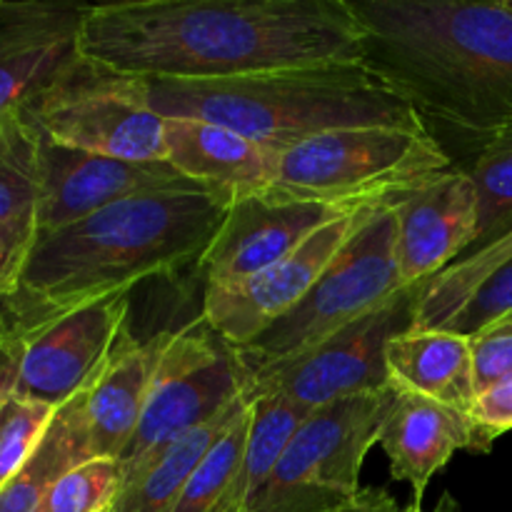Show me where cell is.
Returning <instances> with one entry per match:
<instances>
[{"label":"cell","mask_w":512,"mask_h":512,"mask_svg":"<svg viewBox=\"0 0 512 512\" xmlns=\"http://www.w3.org/2000/svg\"><path fill=\"white\" fill-rule=\"evenodd\" d=\"M80 58L118 75L213 83L363 63L350 0H133L85 5Z\"/></svg>","instance_id":"cell-1"},{"label":"cell","mask_w":512,"mask_h":512,"mask_svg":"<svg viewBox=\"0 0 512 512\" xmlns=\"http://www.w3.org/2000/svg\"><path fill=\"white\" fill-rule=\"evenodd\" d=\"M363 63L475 155L512 130V5L473 0H350Z\"/></svg>","instance_id":"cell-2"},{"label":"cell","mask_w":512,"mask_h":512,"mask_svg":"<svg viewBox=\"0 0 512 512\" xmlns=\"http://www.w3.org/2000/svg\"><path fill=\"white\" fill-rule=\"evenodd\" d=\"M230 200L213 190H160L40 233L18 293L0 303L10 333L48 315L130 293L143 280L198 268Z\"/></svg>","instance_id":"cell-3"},{"label":"cell","mask_w":512,"mask_h":512,"mask_svg":"<svg viewBox=\"0 0 512 512\" xmlns=\"http://www.w3.org/2000/svg\"><path fill=\"white\" fill-rule=\"evenodd\" d=\"M163 118H193L283 153L303 140L363 125H425L365 63L313 65L213 83L145 80Z\"/></svg>","instance_id":"cell-4"},{"label":"cell","mask_w":512,"mask_h":512,"mask_svg":"<svg viewBox=\"0 0 512 512\" xmlns=\"http://www.w3.org/2000/svg\"><path fill=\"white\" fill-rule=\"evenodd\" d=\"M450 168L443 140L425 125L340 128L273 153L263 193L355 210L388 203Z\"/></svg>","instance_id":"cell-5"},{"label":"cell","mask_w":512,"mask_h":512,"mask_svg":"<svg viewBox=\"0 0 512 512\" xmlns=\"http://www.w3.org/2000/svg\"><path fill=\"white\" fill-rule=\"evenodd\" d=\"M395 238L398 230L388 203L363 208L353 235L330 260L308 298L250 348L238 350L245 368L305 353L398 295L403 283Z\"/></svg>","instance_id":"cell-6"},{"label":"cell","mask_w":512,"mask_h":512,"mask_svg":"<svg viewBox=\"0 0 512 512\" xmlns=\"http://www.w3.org/2000/svg\"><path fill=\"white\" fill-rule=\"evenodd\" d=\"M393 388L310 410L253 512H343L393 408Z\"/></svg>","instance_id":"cell-7"},{"label":"cell","mask_w":512,"mask_h":512,"mask_svg":"<svg viewBox=\"0 0 512 512\" xmlns=\"http://www.w3.org/2000/svg\"><path fill=\"white\" fill-rule=\"evenodd\" d=\"M28 113L50 143L125 163H165V118L150 108L145 80L78 58Z\"/></svg>","instance_id":"cell-8"},{"label":"cell","mask_w":512,"mask_h":512,"mask_svg":"<svg viewBox=\"0 0 512 512\" xmlns=\"http://www.w3.org/2000/svg\"><path fill=\"white\" fill-rule=\"evenodd\" d=\"M245 393L248 368L243 358L203 318L170 333L138 433L120 455L125 478L170 443L228 413Z\"/></svg>","instance_id":"cell-9"},{"label":"cell","mask_w":512,"mask_h":512,"mask_svg":"<svg viewBox=\"0 0 512 512\" xmlns=\"http://www.w3.org/2000/svg\"><path fill=\"white\" fill-rule=\"evenodd\" d=\"M425 285L403 288L365 318L338 330L315 348L270 365L248 368V398L275 395L305 410L355 395L390 390L385 348L413 323Z\"/></svg>","instance_id":"cell-10"},{"label":"cell","mask_w":512,"mask_h":512,"mask_svg":"<svg viewBox=\"0 0 512 512\" xmlns=\"http://www.w3.org/2000/svg\"><path fill=\"white\" fill-rule=\"evenodd\" d=\"M128 293L108 295L13 330L20 340L15 395L63 408L98 375L128 328Z\"/></svg>","instance_id":"cell-11"},{"label":"cell","mask_w":512,"mask_h":512,"mask_svg":"<svg viewBox=\"0 0 512 512\" xmlns=\"http://www.w3.org/2000/svg\"><path fill=\"white\" fill-rule=\"evenodd\" d=\"M360 213L363 208L330 220L288 258L248 283L230 285V288H205L200 318L230 348H250L260 335L268 333L275 323H280L308 298L330 260L353 235Z\"/></svg>","instance_id":"cell-12"},{"label":"cell","mask_w":512,"mask_h":512,"mask_svg":"<svg viewBox=\"0 0 512 512\" xmlns=\"http://www.w3.org/2000/svg\"><path fill=\"white\" fill-rule=\"evenodd\" d=\"M403 288L428 285L478 243V190L465 168H450L388 200Z\"/></svg>","instance_id":"cell-13"},{"label":"cell","mask_w":512,"mask_h":512,"mask_svg":"<svg viewBox=\"0 0 512 512\" xmlns=\"http://www.w3.org/2000/svg\"><path fill=\"white\" fill-rule=\"evenodd\" d=\"M345 213L350 210L270 193L230 200L228 213L198 265L205 288H230L258 278L300 248L315 230Z\"/></svg>","instance_id":"cell-14"},{"label":"cell","mask_w":512,"mask_h":512,"mask_svg":"<svg viewBox=\"0 0 512 512\" xmlns=\"http://www.w3.org/2000/svg\"><path fill=\"white\" fill-rule=\"evenodd\" d=\"M160 190H205L168 163H125L50 143L38 145V235L65 228L108 205Z\"/></svg>","instance_id":"cell-15"},{"label":"cell","mask_w":512,"mask_h":512,"mask_svg":"<svg viewBox=\"0 0 512 512\" xmlns=\"http://www.w3.org/2000/svg\"><path fill=\"white\" fill-rule=\"evenodd\" d=\"M168 335L138 340L128 325L88 388L63 405L73 420L85 460H120L125 453L138 433Z\"/></svg>","instance_id":"cell-16"},{"label":"cell","mask_w":512,"mask_h":512,"mask_svg":"<svg viewBox=\"0 0 512 512\" xmlns=\"http://www.w3.org/2000/svg\"><path fill=\"white\" fill-rule=\"evenodd\" d=\"M85 5L0 3V120L23 113L78 53Z\"/></svg>","instance_id":"cell-17"},{"label":"cell","mask_w":512,"mask_h":512,"mask_svg":"<svg viewBox=\"0 0 512 512\" xmlns=\"http://www.w3.org/2000/svg\"><path fill=\"white\" fill-rule=\"evenodd\" d=\"M393 393V408L380 430L378 445L388 455L395 483L410 485L413 505H423L433 475L440 473L458 450L475 453L473 423L463 410L403 390Z\"/></svg>","instance_id":"cell-18"},{"label":"cell","mask_w":512,"mask_h":512,"mask_svg":"<svg viewBox=\"0 0 512 512\" xmlns=\"http://www.w3.org/2000/svg\"><path fill=\"white\" fill-rule=\"evenodd\" d=\"M165 163L190 183L235 200L263 193L273 153L220 125L165 118Z\"/></svg>","instance_id":"cell-19"},{"label":"cell","mask_w":512,"mask_h":512,"mask_svg":"<svg viewBox=\"0 0 512 512\" xmlns=\"http://www.w3.org/2000/svg\"><path fill=\"white\" fill-rule=\"evenodd\" d=\"M385 368L393 390L420 395L463 413H468L478 395L470 338L458 330L410 323L390 338Z\"/></svg>","instance_id":"cell-20"},{"label":"cell","mask_w":512,"mask_h":512,"mask_svg":"<svg viewBox=\"0 0 512 512\" xmlns=\"http://www.w3.org/2000/svg\"><path fill=\"white\" fill-rule=\"evenodd\" d=\"M38 145L28 110L0 120V235L23 268L38 238Z\"/></svg>","instance_id":"cell-21"},{"label":"cell","mask_w":512,"mask_h":512,"mask_svg":"<svg viewBox=\"0 0 512 512\" xmlns=\"http://www.w3.org/2000/svg\"><path fill=\"white\" fill-rule=\"evenodd\" d=\"M240 403L225 415H220V418L210 420V423L200 425L193 433L170 443L168 448L153 455L148 463L140 465L135 473H130L125 478L123 493H120L113 512H173L193 470L198 468L203 455L208 453L220 430L233 418Z\"/></svg>","instance_id":"cell-22"},{"label":"cell","mask_w":512,"mask_h":512,"mask_svg":"<svg viewBox=\"0 0 512 512\" xmlns=\"http://www.w3.org/2000/svg\"><path fill=\"white\" fill-rule=\"evenodd\" d=\"M250 400V428L243 450L238 485H235L230 512H253L265 488L273 480L295 430L300 428L310 410L275 398V395H258Z\"/></svg>","instance_id":"cell-23"},{"label":"cell","mask_w":512,"mask_h":512,"mask_svg":"<svg viewBox=\"0 0 512 512\" xmlns=\"http://www.w3.org/2000/svg\"><path fill=\"white\" fill-rule=\"evenodd\" d=\"M512 260V228L495 238L493 243L465 253L458 263L450 265L440 275H435L420 293L415 305L413 325L420 328H443L465 310L473 295Z\"/></svg>","instance_id":"cell-24"},{"label":"cell","mask_w":512,"mask_h":512,"mask_svg":"<svg viewBox=\"0 0 512 512\" xmlns=\"http://www.w3.org/2000/svg\"><path fill=\"white\" fill-rule=\"evenodd\" d=\"M248 428L250 400L245 395L240 408L235 410L233 418L220 430L215 443L193 470L173 512H230V500H233L240 465H243Z\"/></svg>","instance_id":"cell-25"},{"label":"cell","mask_w":512,"mask_h":512,"mask_svg":"<svg viewBox=\"0 0 512 512\" xmlns=\"http://www.w3.org/2000/svg\"><path fill=\"white\" fill-rule=\"evenodd\" d=\"M83 460V445L73 420L68 410L58 408L38 453L0 488V512H40L55 480Z\"/></svg>","instance_id":"cell-26"},{"label":"cell","mask_w":512,"mask_h":512,"mask_svg":"<svg viewBox=\"0 0 512 512\" xmlns=\"http://www.w3.org/2000/svg\"><path fill=\"white\" fill-rule=\"evenodd\" d=\"M465 170L478 190L480 228L475 248H483L512 228V130L480 148Z\"/></svg>","instance_id":"cell-27"},{"label":"cell","mask_w":512,"mask_h":512,"mask_svg":"<svg viewBox=\"0 0 512 512\" xmlns=\"http://www.w3.org/2000/svg\"><path fill=\"white\" fill-rule=\"evenodd\" d=\"M123 465L115 458H93L65 470L50 488L43 512H113L123 493Z\"/></svg>","instance_id":"cell-28"},{"label":"cell","mask_w":512,"mask_h":512,"mask_svg":"<svg viewBox=\"0 0 512 512\" xmlns=\"http://www.w3.org/2000/svg\"><path fill=\"white\" fill-rule=\"evenodd\" d=\"M58 410L10 393L0 405V488L38 453Z\"/></svg>","instance_id":"cell-29"},{"label":"cell","mask_w":512,"mask_h":512,"mask_svg":"<svg viewBox=\"0 0 512 512\" xmlns=\"http://www.w3.org/2000/svg\"><path fill=\"white\" fill-rule=\"evenodd\" d=\"M468 338L473 348L478 393L503 380H512V315L490 320Z\"/></svg>","instance_id":"cell-30"},{"label":"cell","mask_w":512,"mask_h":512,"mask_svg":"<svg viewBox=\"0 0 512 512\" xmlns=\"http://www.w3.org/2000/svg\"><path fill=\"white\" fill-rule=\"evenodd\" d=\"M475 433V453H490L495 440L512 430V380L480 390L468 410Z\"/></svg>","instance_id":"cell-31"},{"label":"cell","mask_w":512,"mask_h":512,"mask_svg":"<svg viewBox=\"0 0 512 512\" xmlns=\"http://www.w3.org/2000/svg\"><path fill=\"white\" fill-rule=\"evenodd\" d=\"M503 315H512V260L473 295V300L465 305L463 313L450 323L448 330L470 335Z\"/></svg>","instance_id":"cell-32"},{"label":"cell","mask_w":512,"mask_h":512,"mask_svg":"<svg viewBox=\"0 0 512 512\" xmlns=\"http://www.w3.org/2000/svg\"><path fill=\"white\" fill-rule=\"evenodd\" d=\"M20 365V340L10 335L3 345H0V405L3 400L13 393L15 378H18Z\"/></svg>","instance_id":"cell-33"},{"label":"cell","mask_w":512,"mask_h":512,"mask_svg":"<svg viewBox=\"0 0 512 512\" xmlns=\"http://www.w3.org/2000/svg\"><path fill=\"white\" fill-rule=\"evenodd\" d=\"M20 275H23V265L8 248V243L0 235V303L13 298L20 288Z\"/></svg>","instance_id":"cell-34"},{"label":"cell","mask_w":512,"mask_h":512,"mask_svg":"<svg viewBox=\"0 0 512 512\" xmlns=\"http://www.w3.org/2000/svg\"><path fill=\"white\" fill-rule=\"evenodd\" d=\"M398 503L390 493L380 488H363L360 498L343 512H398Z\"/></svg>","instance_id":"cell-35"},{"label":"cell","mask_w":512,"mask_h":512,"mask_svg":"<svg viewBox=\"0 0 512 512\" xmlns=\"http://www.w3.org/2000/svg\"><path fill=\"white\" fill-rule=\"evenodd\" d=\"M10 325H8V320H5V315H3V308H0V345L5 343V340L10 338Z\"/></svg>","instance_id":"cell-36"},{"label":"cell","mask_w":512,"mask_h":512,"mask_svg":"<svg viewBox=\"0 0 512 512\" xmlns=\"http://www.w3.org/2000/svg\"><path fill=\"white\" fill-rule=\"evenodd\" d=\"M435 512H460V508H458V503H455V500L450 498V495H445L443 503H440V508L435 510Z\"/></svg>","instance_id":"cell-37"},{"label":"cell","mask_w":512,"mask_h":512,"mask_svg":"<svg viewBox=\"0 0 512 512\" xmlns=\"http://www.w3.org/2000/svg\"><path fill=\"white\" fill-rule=\"evenodd\" d=\"M398 512H420V505H413V503H410L408 508H400Z\"/></svg>","instance_id":"cell-38"},{"label":"cell","mask_w":512,"mask_h":512,"mask_svg":"<svg viewBox=\"0 0 512 512\" xmlns=\"http://www.w3.org/2000/svg\"><path fill=\"white\" fill-rule=\"evenodd\" d=\"M510 5H512V0H510Z\"/></svg>","instance_id":"cell-39"},{"label":"cell","mask_w":512,"mask_h":512,"mask_svg":"<svg viewBox=\"0 0 512 512\" xmlns=\"http://www.w3.org/2000/svg\"><path fill=\"white\" fill-rule=\"evenodd\" d=\"M0 3H3V0H0Z\"/></svg>","instance_id":"cell-40"},{"label":"cell","mask_w":512,"mask_h":512,"mask_svg":"<svg viewBox=\"0 0 512 512\" xmlns=\"http://www.w3.org/2000/svg\"><path fill=\"white\" fill-rule=\"evenodd\" d=\"M40 512H43V510H40Z\"/></svg>","instance_id":"cell-41"}]
</instances>
